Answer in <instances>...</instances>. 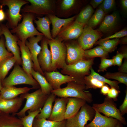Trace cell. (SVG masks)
Instances as JSON below:
<instances>
[{
    "label": "cell",
    "mask_w": 127,
    "mask_h": 127,
    "mask_svg": "<svg viewBox=\"0 0 127 127\" xmlns=\"http://www.w3.org/2000/svg\"><path fill=\"white\" fill-rule=\"evenodd\" d=\"M67 86L57 90H52L51 93L60 97L78 98L88 103L93 101L92 96L88 91L85 90V87L83 83L72 81L68 83Z\"/></svg>",
    "instance_id": "1"
},
{
    "label": "cell",
    "mask_w": 127,
    "mask_h": 127,
    "mask_svg": "<svg viewBox=\"0 0 127 127\" xmlns=\"http://www.w3.org/2000/svg\"><path fill=\"white\" fill-rule=\"evenodd\" d=\"M63 40L58 37L48 39L52 54V71H56L57 69H63L67 65L66 61L67 48Z\"/></svg>",
    "instance_id": "2"
},
{
    "label": "cell",
    "mask_w": 127,
    "mask_h": 127,
    "mask_svg": "<svg viewBox=\"0 0 127 127\" xmlns=\"http://www.w3.org/2000/svg\"><path fill=\"white\" fill-rule=\"evenodd\" d=\"M48 95L44 94L40 88L31 93L27 92L21 94L20 97L24 100L26 99V103L23 108L14 115L22 117L26 115L27 111L40 110Z\"/></svg>",
    "instance_id": "3"
},
{
    "label": "cell",
    "mask_w": 127,
    "mask_h": 127,
    "mask_svg": "<svg viewBox=\"0 0 127 127\" xmlns=\"http://www.w3.org/2000/svg\"><path fill=\"white\" fill-rule=\"evenodd\" d=\"M31 85L33 89L39 88L40 86L37 81L30 77L20 65L16 63L9 76L2 82V87L21 84Z\"/></svg>",
    "instance_id": "4"
},
{
    "label": "cell",
    "mask_w": 127,
    "mask_h": 127,
    "mask_svg": "<svg viewBox=\"0 0 127 127\" xmlns=\"http://www.w3.org/2000/svg\"><path fill=\"white\" fill-rule=\"evenodd\" d=\"M94 59V58H85L71 64H67L61 70V72L74 78L75 81L83 84V79L89 74Z\"/></svg>",
    "instance_id": "5"
},
{
    "label": "cell",
    "mask_w": 127,
    "mask_h": 127,
    "mask_svg": "<svg viewBox=\"0 0 127 127\" xmlns=\"http://www.w3.org/2000/svg\"><path fill=\"white\" fill-rule=\"evenodd\" d=\"M21 22L10 31L15 34L19 40L25 43L27 39L31 37L43 34L39 32L35 28L33 21L34 16L32 14L23 13Z\"/></svg>",
    "instance_id": "6"
},
{
    "label": "cell",
    "mask_w": 127,
    "mask_h": 127,
    "mask_svg": "<svg viewBox=\"0 0 127 127\" xmlns=\"http://www.w3.org/2000/svg\"><path fill=\"white\" fill-rule=\"evenodd\" d=\"M29 2L26 0H0V5L3 6H7L8 8L7 12L8 20L7 26L12 29L16 27L23 18L20 14L22 7Z\"/></svg>",
    "instance_id": "7"
},
{
    "label": "cell",
    "mask_w": 127,
    "mask_h": 127,
    "mask_svg": "<svg viewBox=\"0 0 127 127\" xmlns=\"http://www.w3.org/2000/svg\"><path fill=\"white\" fill-rule=\"evenodd\" d=\"M95 113L92 107L86 103L75 116L66 119V127H85L88 121L93 119Z\"/></svg>",
    "instance_id": "8"
},
{
    "label": "cell",
    "mask_w": 127,
    "mask_h": 127,
    "mask_svg": "<svg viewBox=\"0 0 127 127\" xmlns=\"http://www.w3.org/2000/svg\"><path fill=\"white\" fill-rule=\"evenodd\" d=\"M92 107L95 110L99 113H102L105 116L115 119L123 124H127L124 118L121 115L119 109L117 108L113 100L107 96L103 103H94Z\"/></svg>",
    "instance_id": "9"
},
{
    "label": "cell",
    "mask_w": 127,
    "mask_h": 127,
    "mask_svg": "<svg viewBox=\"0 0 127 127\" xmlns=\"http://www.w3.org/2000/svg\"><path fill=\"white\" fill-rule=\"evenodd\" d=\"M0 25L3 35L5 38V45L7 50L13 55L16 60V63L22 65L20 51L17 44L19 40L18 38L16 35L12 34L6 25L1 23Z\"/></svg>",
    "instance_id": "10"
},
{
    "label": "cell",
    "mask_w": 127,
    "mask_h": 127,
    "mask_svg": "<svg viewBox=\"0 0 127 127\" xmlns=\"http://www.w3.org/2000/svg\"><path fill=\"white\" fill-rule=\"evenodd\" d=\"M103 34L98 29L85 24L81 35L78 38L77 42L84 50L91 48L96 42L102 36Z\"/></svg>",
    "instance_id": "11"
},
{
    "label": "cell",
    "mask_w": 127,
    "mask_h": 127,
    "mask_svg": "<svg viewBox=\"0 0 127 127\" xmlns=\"http://www.w3.org/2000/svg\"><path fill=\"white\" fill-rule=\"evenodd\" d=\"M43 34L31 37L28 38L25 42L30 51L34 64L33 69L42 75L44 76V72L41 70L39 64L38 57L41 49V46L38 43L43 38Z\"/></svg>",
    "instance_id": "12"
},
{
    "label": "cell",
    "mask_w": 127,
    "mask_h": 127,
    "mask_svg": "<svg viewBox=\"0 0 127 127\" xmlns=\"http://www.w3.org/2000/svg\"><path fill=\"white\" fill-rule=\"evenodd\" d=\"M67 48L66 62L67 64H73L82 59L86 58L84 50L75 41L65 43Z\"/></svg>",
    "instance_id": "13"
},
{
    "label": "cell",
    "mask_w": 127,
    "mask_h": 127,
    "mask_svg": "<svg viewBox=\"0 0 127 127\" xmlns=\"http://www.w3.org/2000/svg\"><path fill=\"white\" fill-rule=\"evenodd\" d=\"M48 39L45 37L41 40V49L38 57L39 65L44 72L52 71V56L51 52L48 48Z\"/></svg>",
    "instance_id": "14"
},
{
    "label": "cell",
    "mask_w": 127,
    "mask_h": 127,
    "mask_svg": "<svg viewBox=\"0 0 127 127\" xmlns=\"http://www.w3.org/2000/svg\"><path fill=\"white\" fill-rule=\"evenodd\" d=\"M85 25L75 20L63 28L57 35L58 37L66 40L78 38L82 33Z\"/></svg>",
    "instance_id": "15"
},
{
    "label": "cell",
    "mask_w": 127,
    "mask_h": 127,
    "mask_svg": "<svg viewBox=\"0 0 127 127\" xmlns=\"http://www.w3.org/2000/svg\"><path fill=\"white\" fill-rule=\"evenodd\" d=\"M44 76L52 87L53 90L61 88L63 84L72 81H75L72 77L67 75H64L57 71L44 72Z\"/></svg>",
    "instance_id": "16"
},
{
    "label": "cell",
    "mask_w": 127,
    "mask_h": 127,
    "mask_svg": "<svg viewBox=\"0 0 127 127\" xmlns=\"http://www.w3.org/2000/svg\"><path fill=\"white\" fill-rule=\"evenodd\" d=\"M30 5H25L21 11L23 13L42 14L46 13L50 9V1L48 0H26Z\"/></svg>",
    "instance_id": "17"
},
{
    "label": "cell",
    "mask_w": 127,
    "mask_h": 127,
    "mask_svg": "<svg viewBox=\"0 0 127 127\" xmlns=\"http://www.w3.org/2000/svg\"><path fill=\"white\" fill-rule=\"evenodd\" d=\"M68 100V98H56L51 113L48 120L60 122L65 120L64 115Z\"/></svg>",
    "instance_id": "18"
},
{
    "label": "cell",
    "mask_w": 127,
    "mask_h": 127,
    "mask_svg": "<svg viewBox=\"0 0 127 127\" xmlns=\"http://www.w3.org/2000/svg\"><path fill=\"white\" fill-rule=\"evenodd\" d=\"M23 100L20 97L9 99L0 98V111L6 114L14 115L20 109Z\"/></svg>",
    "instance_id": "19"
},
{
    "label": "cell",
    "mask_w": 127,
    "mask_h": 127,
    "mask_svg": "<svg viewBox=\"0 0 127 127\" xmlns=\"http://www.w3.org/2000/svg\"><path fill=\"white\" fill-rule=\"evenodd\" d=\"M95 111L93 119L90 123L86 125V127H115L119 122L115 119L103 116Z\"/></svg>",
    "instance_id": "20"
},
{
    "label": "cell",
    "mask_w": 127,
    "mask_h": 127,
    "mask_svg": "<svg viewBox=\"0 0 127 127\" xmlns=\"http://www.w3.org/2000/svg\"><path fill=\"white\" fill-rule=\"evenodd\" d=\"M17 44L21 53L22 68L29 76L33 77L31 74V70L33 68L34 64L29 49L25 43L19 40Z\"/></svg>",
    "instance_id": "21"
},
{
    "label": "cell",
    "mask_w": 127,
    "mask_h": 127,
    "mask_svg": "<svg viewBox=\"0 0 127 127\" xmlns=\"http://www.w3.org/2000/svg\"><path fill=\"white\" fill-rule=\"evenodd\" d=\"M48 17L52 25V35L53 39L56 38L64 28L71 23L74 20L75 16L62 19L52 15H49Z\"/></svg>",
    "instance_id": "22"
},
{
    "label": "cell",
    "mask_w": 127,
    "mask_h": 127,
    "mask_svg": "<svg viewBox=\"0 0 127 127\" xmlns=\"http://www.w3.org/2000/svg\"><path fill=\"white\" fill-rule=\"evenodd\" d=\"M119 20L118 14L114 12L106 16L98 30L101 32L107 33L114 30L117 27Z\"/></svg>",
    "instance_id": "23"
},
{
    "label": "cell",
    "mask_w": 127,
    "mask_h": 127,
    "mask_svg": "<svg viewBox=\"0 0 127 127\" xmlns=\"http://www.w3.org/2000/svg\"><path fill=\"white\" fill-rule=\"evenodd\" d=\"M68 99L64 115L65 119L75 116L86 102L85 100L78 98L70 97L68 98Z\"/></svg>",
    "instance_id": "24"
},
{
    "label": "cell",
    "mask_w": 127,
    "mask_h": 127,
    "mask_svg": "<svg viewBox=\"0 0 127 127\" xmlns=\"http://www.w3.org/2000/svg\"><path fill=\"white\" fill-rule=\"evenodd\" d=\"M32 89V87H17L14 86L3 87L0 91V98L4 99H12L20 94L28 92Z\"/></svg>",
    "instance_id": "25"
},
{
    "label": "cell",
    "mask_w": 127,
    "mask_h": 127,
    "mask_svg": "<svg viewBox=\"0 0 127 127\" xmlns=\"http://www.w3.org/2000/svg\"><path fill=\"white\" fill-rule=\"evenodd\" d=\"M0 127H23L21 120L15 115L1 112L0 114Z\"/></svg>",
    "instance_id": "26"
},
{
    "label": "cell",
    "mask_w": 127,
    "mask_h": 127,
    "mask_svg": "<svg viewBox=\"0 0 127 127\" xmlns=\"http://www.w3.org/2000/svg\"><path fill=\"white\" fill-rule=\"evenodd\" d=\"M37 18V20H34V22L36 25L37 29L47 39H52L50 28L51 23L48 17L46 16L43 17H38Z\"/></svg>",
    "instance_id": "27"
},
{
    "label": "cell",
    "mask_w": 127,
    "mask_h": 127,
    "mask_svg": "<svg viewBox=\"0 0 127 127\" xmlns=\"http://www.w3.org/2000/svg\"><path fill=\"white\" fill-rule=\"evenodd\" d=\"M56 96L51 93L48 95L42 108L36 118L47 119L49 118L52 113L53 104L56 98Z\"/></svg>",
    "instance_id": "28"
},
{
    "label": "cell",
    "mask_w": 127,
    "mask_h": 127,
    "mask_svg": "<svg viewBox=\"0 0 127 127\" xmlns=\"http://www.w3.org/2000/svg\"><path fill=\"white\" fill-rule=\"evenodd\" d=\"M31 74L33 78L39 83L42 92L45 94L49 95L53 90L44 76L32 68Z\"/></svg>",
    "instance_id": "29"
},
{
    "label": "cell",
    "mask_w": 127,
    "mask_h": 127,
    "mask_svg": "<svg viewBox=\"0 0 127 127\" xmlns=\"http://www.w3.org/2000/svg\"><path fill=\"white\" fill-rule=\"evenodd\" d=\"M33 127H66V119L57 122L35 118L33 121Z\"/></svg>",
    "instance_id": "30"
},
{
    "label": "cell",
    "mask_w": 127,
    "mask_h": 127,
    "mask_svg": "<svg viewBox=\"0 0 127 127\" xmlns=\"http://www.w3.org/2000/svg\"><path fill=\"white\" fill-rule=\"evenodd\" d=\"M16 62L15 58L13 56L5 60L0 64V80L1 82Z\"/></svg>",
    "instance_id": "31"
},
{
    "label": "cell",
    "mask_w": 127,
    "mask_h": 127,
    "mask_svg": "<svg viewBox=\"0 0 127 127\" xmlns=\"http://www.w3.org/2000/svg\"><path fill=\"white\" fill-rule=\"evenodd\" d=\"M108 53L100 45L92 49L85 50V57L87 59L94 58L97 57L106 58L108 56Z\"/></svg>",
    "instance_id": "32"
},
{
    "label": "cell",
    "mask_w": 127,
    "mask_h": 127,
    "mask_svg": "<svg viewBox=\"0 0 127 127\" xmlns=\"http://www.w3.org/2000/svg\"><path fill=\"white\" fill-rule=\"evenodd\" d=\"M94 10L92 6L88 5L80 12L75 20L80 23L87 24Z\"/></svg>",
    "instance_id": "33"
},
{
    "label": "cell",
    "mask_w": 127,
    "mask_h": 127,
    "mask_svg": "<svg viewBox=\"0 0 127 127\" xmlns=\"http://www.w3.org/2000/svg\"><path fill=\"white\" fill-rule=\"evenodd\" d=\"M119 42V38H116L99 41L97 42V44L102 46L105 51L108 53L114 51Z\"/></svg>",
    "instance_id": "34"
},
{
    "label": "cell",
    "mask_w": 127,
    "mask_h": 127,
    "mask_svg": "<svg viewBox=\"0 0 127 127\" xmlns=\"http://www.w3.org/2000/svg\"><path fill=\"white\" fill-rule=\"evenodd\" d=\"M83 83L85 87V89L90 88H101L106 83L90 76L89 75L86 76L83 79Z\"/></svg>",
    "instance_id": "35"
},
{
    "label": "cell",
    "mask_w": 127,
    "mask_h": 127,
    "mask_svg": "<svg viewBox=\"0 0 127 127\" xmlns=\"http://www.w3.org/2000/svg\"><path fill=\"white\" fill-rule=\"evenodd\" d=\"M105 14L100 8L97 9L87 24L93 28L98 25L104 18Z\"/></svg>",
    "instance_id": "36"
},
{
    "label": "cell",
    "mask_w": 127,
    "mask_h": 127,
    "mask_svg": "<svg viewBox=\"0 0 127 127\" xmlns=\"http://www.w3.org/2000/svg\"><path fill=\"white\" fill-rule=\"evenodd\" d=\"M91 73L89 75L93 78L109 85L111 87H114L119 90V83L116 81H111L96 72L91 67L90 69Z\"/></svg>",
    "instance_id": "37"
},
{
    "label": "cell",
    "mask_w": 127,
    "mask_h": 127,
    "mask_svg": "<svg viewBox=\"0 0 127 127\" xmlns=\"http://www.w3.org/2000/svg\"><path fill=\"white\" fill-rule=\"evenodd\" d=\"M40 110L31 112L28 111V114L27 115L20 117L23 127H33L34 119L40 112Z\"/></svg>",
    "instance_id": "38"
},
{
    "label": "cell",
    "mask_w": 127,
    "mask_h": 127,
    "mask_svg": "<svg viewBox=\"0 0 127 127\" xmlns=\"http://www.w3.org/2000/svg\"><path fill=\"white\" fill-rule=\"evenodd\" d=\"M104 77L107 78L112 79L127 85V73H122L119 72L114 73L107 72L104 75Z\"/></svg>",
    "instance_id": "39"
},
{
    "label": "cell",
    "mask_w": 127,
    "mask_h": 127,
    "mask_svg": "<svg viewBox=\"0 0 127 127\" xmlns=\"http://www.w3.org/2000/svg\"><path fill=\"white\" fill-rule=\"evenodd\" d=\"M0 39V64L5 60L13 56L12 54L6 49L4 37Z\"/></svg>",
    "instance_id": "40"
},
{
    "label": "cell",
    "mask_w": 127,
    "mask_h": 127,
    "mask_svg": "<svg viewBox=\"0 0 127 127\" xmlns=\"http://www.w3.org/2000/svg\"><path fill=\"white\" fill-rule=\"evenodd\" d=\"M115 4V0H103L99 8L102 9L105 14L107 13L113 9Z\"/></svg>",
    "instance_id": "41"
},
{
    "label": "cell",
    "mask_w": 127,
    "mask_h": 127,
    "mask_svg": "<svg viewBox=\"0 0 127 127\" xmlns=\"http://www.w3.org/2000/svg\"><path fill=\"white\" fill-rule=\"evenodd\" d=\"M113 65L114 64L112 59L101 58L98 71H103L106 70L107 68Z\"/></svg>",
    "instance_id": "42"
},
{
    "label": "cell",
    "mask_w": 127,
    "mask_h": 127,
    "mask_svg": "<svg viewBox=\"0 0 127 127\" xmlns=\"http://www.w3.org/2000/svg\"><path fill=\"white\" fill-rule=\"evenodd\" d=\"M127 29L126 28H124L112 35L107 36L104 38L101 39L99 41H102L107 39L116 38H121L126 36H127Z\"/></svg>",
    "instance_id": "43"
},
{
    "label": "cell",
    "mask_w": 127,
    "mask_h": 127,
    "mask_svg": "<svg viewBox=\"0 0 127 127\" xmlns=\"http://www.w3.org/2000/svg\"><path fill=\"white\" fill-rule=\"evenodd\" d=\"M127 58L124 54L117 51L116 55L113 57L112 59L114 65H116L120 67L122 64L123 59L124 58L127 59Z\"/></svg>",
    "instance_id": "44"
},
{
    "label": "cell",
    "mask_w": 127,
    "mask_h": 127,
    "mask_svg": "<svg viewBox=\"0 0 127 127\" xmlns=\"http://www.w3.org/2000/svg\"><path fill=\"white\" fill-rule=\"evenodd\" d=\"M74 0H64L61 4V9L63 10H67L71 8L74 4Z\"/></svg>",
    "instance_id": "45"
},
{
    "label": "cell",
    "mask_w": 127,
    "mask_h": 127,
    "mask_svg": "<svg viewBox=\"0 0 127 127\" xmlns=\"http://www.w3.org/2000/svg\"><path fill=\"white\" fill-rule=\"evenodd\" d=\"M120 91L116 88L111 87L107 95V96L109 98L116 100Z\"/></svg>",
    "instance_id": "46"
},
{
    "label": "cell",
    "mask_w": 127,
    "mask_h": 127,
    "mask_svg": "<svg viewBox=\"0 0 127 127\" xmlns=\"http://www.w3.org/2000/svg\"><path fill=\"white\" fill-rule=\"evenodd\" d=\"M125 95L123 102L119 107L121 115L123 116L127 113V90L125 91Z\"/></svg>",
    "instance_id": "47"
},
{
    "label": "cell",
    "mask_w": 127,
    "mask_h": 127,
    "mask_svg": "<svg viewBox=\"0 0 127 127\" xmlns=\"http://www.w3.org/2000/svg\"><path fill=\"white\" fill-rule=\"evenodd\" d=\"M118 69L119 72L124 73H127V61L125 59L123 63L119 67Z\"/></svg>",
    "instance_id": "48"
},
{
    "label": "cell",
    "mask_w": 127,
    "mask_h": 127,
    "mask_svg": "<svg viewBox=\"0 0 127 127\" xmlns=\"http://www.w3.org/2000/svg\"><path fill=\"white\" fill-rule=\"evenodd\" d=\"M103 0H92L91 1L90 3L92 7L93 8H95L98 5L101 4Z\"/></svg>",
    "instance_id": "49"
},
{
    "label": "cell",
    "mask_w": 127,
    "mask_h": 127,
    "mask_svg": "<svg viewBox=\"0 0 127 127\" xmlns=\"http://www.w3.org/2000/svg\"><path fill=\"white\" fill-rule=\"evenodd\" d=\"M100 92L104 95H107L110 88L106 84L101 88Z\"/></svg>",
    "instance_id": "50"
},
{
    "label": "cell",
    "mask_w": 127,
    "mask_h": 127,
    "mask_svg": "<svg viewBox=\"0 0 127 127\" xmlns=\"http://www.w3.org/2000/svg\"><path fill=\"white\" fill-rule=\"evenodd\" d=\"M3 6L0 5V22L4 20L6 18V14L4 11L3 8Z\"/></svg>",
    "instance_id": "51"
},
{
    "label": "cell",
    "mask_w": 127,
    "mask_h": 127,
    "mask_svg": "<svg viewBox=\"0 0 127 127\" xmlns=\"http://www.w3.org/2000/svg\"><path fill=\"white\" fill-rule=\"evenodd\" d=\"M121 1L123 9L124 10L127 11V0H122Z\"/></svg>",
    "instance_id": "52"
},
{
    "label": "cell",
    "mask_w": 127,
    "mask_h": 127,
    "mask_svg": "<svg viewBox=\"0 0 127 127\" xmlns=\"http://www.w3.org/2000/svg\"><path fill=\"white\" fill-rule=\"evenodd\" d=\"M122 44H127V36L124 37L120 40V42Z\"/></svg>",
    "instance_id": "53"
},
{
    "label": "cell",
    "mask_w": 127,
    "mask_h": 127,
    "mask_svg": "<svg viewBox=\"0 0 127 127\" xmlns=\"http://www.w3.org/2000/svg\"><path fill=\"white\" fill-rule=\"evenodd\" d=\"M123 125L120 122H119L115 127H123Z\"/></svg>",
    "instance_id": "54"
},
{
    "label": "cell",
    "mask_w": 127,
    "mask_h": 127,
    "mask_svg": "<svg viewBox=\"0 0 127 127\" xmlns=\"http://www.w3.org/2000/svg\"><path fill=\"white\" fill-rule=\"evenodd\" d=\"M3 35L2 30L0 24V37Z\"/></svg>",
    "instance_id": "55"
},
{
    "label": "cell",
    "mask_w": 127,
    "mask_h": 127,
    "mask_svg": "<svg viewBox=\"0 0 127 127\" xmlns=\"http://www.w3.org/2000/svg\"><path fill=\"white\" fill-rule=\"evenodd\" d=\"M2 87H3L2 85V82L0 80V91L1 90Z\"/></svg>",
    "instance_id": "56"
},
{
    "label": "cell",
    "mask_w": 127,
    "mask_h": 127,
    "mask_svg": "<svg viewBox=\"0 0 127 127\" xmlns=\"http://www.w3.org/2000/svg\"><path fill=\"white\" fill-rule=\"evenodd\" d=\"M1 113V112L0 111V114Z\"/></svg>",
    "instance_id": "57"
},
{
    "label": "cell",
    "mask_w": 127,
    "mask_h": 127,
    "mask_svg": "<svg viewBox=\"0 0 127 127\" xmlns=\"http://www.w3.org/2000/svg\"><path fill=\"white\" fill-rule=\"evenodd\" d=\"M85 127H86L85 126Z\"/></svg>",
    "instance_id": "58"
}]
</instances>
